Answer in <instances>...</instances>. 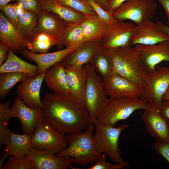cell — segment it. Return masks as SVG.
Returning a JSON list of instances; mask_svg holds the SVG:
<instances>
[{"mask_svg": "<svg viewBox=\"0 0 169 169\" xmlns=\"http://www.w3.org/2000/svg\"><path fill=\"white\" fill-rule=\"evenodd\" d=\"M42 102L44 122L64 135L83 131L90 124L86 106L70 94L47 93Z\"/></svg>", "mask_w": 169, "mask_h": 169, "instance_id": "obj_1", "label": "cell"}, {"mask_svg": "<svg viewBox=\"0 0 169 169\" xmlns=\"http://www.w3.org/2000/svg\"><path fill=\"white\" fill-rule=\"evenodd\" d=\"M95 129V125L93 124H90L84 131L66 135L69 146L56 154V156L72 157L74 158V163L82 166L95 163L101 154L97 152L95 146L93 136Z\"/></svg>", "mask_w": 169, "mask_h": 169, "instance_id": "obj_2", "label": "cell"}, {"mask_svg": "<svg viewBox=\"0 0 169 169\" xmlns=\"http://www.w3.org/2000/svg\"><path fill=\"white\" fill-rule=\"evenodd\" d=\"M106 49L117 72L132 83L142 85L147 73L141 52L131 47Z\"/></svg>", "mask_w": 169, "mask_h": 169, "instance_id": "obj_3", "label": "cell"}, {"mask_svg": "<svg viewBox=\"0 0 169 169\" xmlns=\"http://www.w3.org/2000/svg\"><path fill=\"white\" fill-rule=\"evenodd\" d=\"M94 124L95 129L93 138L97 152L100 154L106 153L115 163L123 164L129 167V164L121 156L118 141L121 132L129 125L124 124L115 127L97 120Z\"/></svg>", "mask_w": 169, "mask_h": 169, "instance_id": "obj_4", "label": "cell"}, {"mask_svg": "<svg viewBox=\"0 0 169 169\" xmlns=\"http://www.w3.org/2000/svg\"><path fill=\"white\" fill-rule=\"evenodd\" d=\"M149 108L148 104L140 98L109 97L96 120L114 126L118 121L128 118L135 111Z\"/></svg>", "mask_w": 169, "mask_h": 169, "instance_id": "obj_5", "label": "cell"}, {"mask_svg": "<svg viewBox=\"0 0 169 169\" xmlns=\"http://www.w3.org/2000/svg\"><path fill=\"white\" fill-rule=\"evenodd\" d=\"M142 87L140 98L149 108L160 111L163 97L169 88V67L157 65L154 71L147 74Z\"/></svg>", "mask_w": 169, "mask_h": 169, "instance_id": "obj_6", "label": "cell"}, {"mask_svg": "<svg viewBox=\"0 0 169 169\" xmlns=\"http://www.w3.org/2000/svg\"><path fill=\"white\" fill-rule=\"evenodd\" d=\"M87 74L85 92L84 105L88 110L90 124H94L101 110L106 104L108 99L103 88V80L89 64L84 65Z\"/></svg>", "mask_w": 169, "mask_h": 169, "instance_id": "obj_7", "label": "cell"}, {"mask_svg": "<svg viewBox=\"0 0 169 169\" xmlns=\"http://www.w3.org/2000/svg\"><path fill=\"white\" fill-rule=\"evenodd\" d=\"M157 6L155 0H128L115 10L112 15L118 21L129 20L137 25L151 20Z\"/></svg>", "mask_w": 169, "mask_h": 169, "instance_id": "obj_8", "label": "cell"}, {"mask_svg": "<svg viewBox=\"0 0 169 169\" xmlns=\"http://www.w3.org/2000/svg\"><path fill=\"white\" fill-rule=\"evenodd\" d=\"M67 145L66 136L54 129L44 121L37 127L31 136L32 147L51 151L56 154L63 150Z\"/></svg>", "mask_w": 169, "mask_h": 169, "instance_id": "obj_9", "label": "cell"}, {"mask_svg": "<svg viewBox=\"0 0 169 169\" xmlns=\"http://www.w3.org/2000/svg\"><path fill=\"white\" fill-rule=\"evenodd\" d=\"M136 26L132 23L120 21L107 24L102 39V47L111 49L121 47H131L130 41Z\"/></svg>", "mask_w": 169, "mask_h": 169, "instance_id": "obj_10", "label": "cell"}, {"mask_svg": "<svg viewBox=\"0 0 169 169\" xmlns=\"http://www.w3.org/2000/svg\"><path fill=\"white\" fill-rule=\"evenodd\" d=\"M103 88L109 97L140 98L142 85L135 84L119 74L114 69L103 80Z\"/></svg>", "mask_w": 169, "mask_h": 169, "instance_id": "obj_11", "label": "cell"}, {"mask_svg": "<svg viewBox=\"0 0 169 169\" xmlns=\"http://www.w3.org/2000/svg\"><path fill=\"white\" fill-rule=\"evenodd\" d=\"M11 118H18L22 124L23 132L32 136L37 127L44 122L41 107H30L17 96L14 99L10 109Z\"/></svg>", "mask_w": 169, "mask_h": 169, "instance_id": "obj_12", "label": "cell"}, {"mask_svg": "<svg viewBox=\"0 0 169 169\" xmlns=\"http://www.w3.org/2000/svg\"><path fill=\"white\" fill-rule=\"evenodd\" d=\"M27 156L33 164L35 169H72L74 158L71 157H59L53 151L46 150L31 148Z\"/></svg>", "mask_w": 169, "mask_h": 169, "instance_id": "obj_13", "label": "cell"}, {"mask_svg": "<svg viewBox=\"0 0 169 169\" xmlns=\"http://www.w3.org/2000/svg\"><path fill=\"white\" fill-rule=\"evenodd\" d=\"M37 15V23L35 32H43L52 36L56 40L57 47H63L62 39L69 23L57 14L42 10Z\"/></svg>", "mask_w": 169, "mask_h": 169, "instance_id": "obj_14", "label": "cell"}, {"mask_svg": "<svg viewBox=\"0 0 169 169\" xmlns=\"http://www.w3.org/2000/svg\"><path fill=\"white\" fill-rule=\"evenodd\" d=\"M45 73V71L35 77L28 76L17 86V97L30 107L43 106L40 92Z\"/></svg>", "mask_w": 169, "mask_h": 169, "instance_id": "obj_15", "label": "cell"}, {"mask_svg": "<svg viewBox=\"0 0 169 169\" xmlns=\"http://www.w3.org/2000/svg\"><path fill=\"white\" fill-rule=\"evenodd\" d=\"M133 48L141 52L147 74L154 71L159 63L169 62V40L153 45L137 44Z\"/></svg>", "mask_w": 169, "mask_h": 169, "instance_id": "obj_16", "label": "cell"}, {"mask_svg": "<svg viewBox=\"0 0 169 169\" xmlns=\"http://www.w3.org/2000/svg\"><path fill=\"white\" fill-rule=\"evenodd\" d=\"M169 40V36L161 30L156 23L149 20L136 25L131 39V46L137 44L153 45Z\"/></svg>", "mask_w": 169, "mask_h": 169, "instance_id": "obj_17", "label": "cell"}, {"mask_svg": "<svg viewBox=\"0 0 169 169\" xmlns=\"http://www.w3.org/2000/svg\"><path fill=\"white\" fill-rule=\"evenodd\" d=\"M142 118L147 132L156 140L169 141V124L160 111L144 110Z\"/></svg>", "mask_w": 169, "mask_h": 169, "instance_id": "obj_18", "label": "cell"}, {"mask_svg": "<svg viewBox=\"0 0 169 169\" xmlns=\"http://www.w3.org/2000/svg\"><path fill=\"white\" fill-rule=\"evenodd\" d=\"M28 39L0 13V43L14 53H21L26 48Z\"/></svg>", "mask_w": 169, "mask_h": 169, "instance_id": "obj_19", "label": "cell"}, {"mask_svg": "<svg viewBox=\"0 0 169 169\" xmlns=\"http://www.w3.org/2000/svg\"><path fill=\"white\" fill-rule=\"evenodd\" d=\"M102 44V39L85 42L76 48L61 62L65 67L75 65H84L89 64L101 47Z\"/></svg>", "mask_w": 169, "mask_h": 169, "instance_id": "obj_20", "label": "cell"}, {"mask_svg": "<svg viewBox=\"0 0 169 169\" xmlns=\"http://www.w3.org/2000/svg\"><path fill=\"white\" fill-rule=\"evenodd\" d=\"M65 70L70 94L80 100L84 104L87 77L84 66H68L65 67Z\"/></svg>", "mask_w": 169, "mask_h": 169, "instance_id": "obj_21", "label": "cell"}, {"mask_svg": "<svg viewBox=\"0 0 169 169\" xmlns=\"http://www.w3.org/2000/svg\"><path fill=\"white\" fill-rule=\"evenodd\" d=\"M44 79L48 87L54 93L70 94L65 67L61 62L54 64L45 71Z\"/></svg>", "mask_w": 169, "mask_h": 169, "instance_id": "obj_22", "label": "cell"}, {"mask_svg": "<svg viewBox=\"0 0 169 169\" xmlns=\"http://www.w3.org/2000/svg\"><path fill=\"white\" fill-rule=\"evenodd\" d=\"M75 49L66 48L53 53L39 54L32 52L25 49L21 53L27 59L34 61L37 64L39 74L54 64L61 62Z\"/></svg>", "mask_w": 169, "mask_h": 169, "instance_id": "obj_23", "label": "cell"}, {"mask_svg": "<svg viewBox=\"0 0 169 169\" xmlns=\"http://www.w3.org/2000/svg\"><path fill=\"white\" fill-rule=\"evenodd\" d=\"M31 136L24 133L20 135L11 131L9 141L5 146V150L0 160V169L9 156H21L27 155L31 148Z\"/></svg>", "mask_w": 169, "mask_h": 169, "instance_id": "obj_24", "label": "cell"}, {"mask_svg": "<svg viewBox=\"0 0 169 169\" xmlns=\"http://www.w3.org/2000/svg\"><path fill=\"white\" fill-rule=\"evenodd\" d=\"M42 10L54 13L70 23H80L87 16L56 0H39Z\"/></svg>", "mask_w": 169, "mask_h": 169, "instance_id": "obj_25", "label": "cell"}, {"mask_svg": "<svg viewBox=\"0 0 169 169\" xmlns=\"http://www.w3.org/2000/svg\"><path fill=\"white\" fill-rule=\"evenodd\" d=\"M37 65L31 64L16 55L14 53L9 49L6 61L0 66V73L16 72L23 73L29 76L35 77L38 74Z\"/></svg>", "mask_w": 169, "mask_h": 169, "instance_id": "obj_26", "label": "cell"}, {"mask_svg": "<svg viewBox=\"0 0 169 169\" xmlns=\"http://www.w3.org/2000/svg\"><path fill=\"white\" fill-rule=\"evenodd\" d=\"M80 24L86 42L102 39L107 26L97 15L87 16Z\"/></svg>", "mask_w": 169, "mask_h": 169, "instance_id": "obj_27", "label": "cell"}, {"mask_svg": "<svg viewBox=\"0 0 169 169\" xmlns=\"http://www.w3.org/2000/svg\"><path fill=\"white\" fill-rule=\"evenodd\" d=\"M89 64L100 75L103 80L106 79L115 69L111 57L107 49L102 47Z\"/></svg>", "mask_w": 169, "mask_h": 169, "instance_id": "obj_28", "label": "cell"}, {"mask_svg": "<svg viewBox=\"0 0 169 169\" xmlns=\"http://www.w3.org/2000/svg\"><path fill=\"white\" fill-rule=\"evenodd\" d=\"M56 45V41L52 36L45 32H35L28 40L26 48L33 53H46Z\"/></svg>", "mask_w": 169, "mask_h": 169, "instance_id": "obj_29", "label": "cell"}, {"mask_svg": "<svg viewBox=\"0 0 169 169\" xmlns=\"http://www.w3.org/2000/svg\"><path fill=\"white\" fill-rule=\"evenodd\" d=\"M86 42L80 23H69L64 34L62 45L75 48Z\"/></svg>", "mask_w": 169, "mask_h": 169, "instance_id": "obj_30", "label": "cell"}, {"mask_svg": "<svg viewBox=\"0 0 169 169\" xmlns=\"http://www.w3.org/2000/svg\"><path fill=\"white\" fill-rule=\"evenodd\" d=\"M37 23V15L32 12L25 10L18 17L16 28L28 40L35 33Z\"/></svg>", "mask_w": 169, "mask_h": 169, "instance_id": "obj_31", "label": "cell"}, {"mask_svg": "<svg viewBox=\"0 0 169 169\" xmlns=\"http://www.w3.org/2000/svg\"><path fill=\"white\" fill-rule=\"evenodd\" d=\"M0 97L3 99L11 88L17 83L22 82L28 75L20 72H10L0 73Z\"/></svg>", "mask_w": 169, "mask_h": 169, "instance_id": "obj_32", "label": "cell"}, {"mask_svg": "<svg viewBox=\"0 0 169 169\" xmlns=\"http://www.w3.org/2000/svg\"><path fill=\"white\" fill-rule=\"evenodd\" d=\"M1 169H35L32 162L27 155L10 157Z\"/></svg>", "mask_w": 169, "mask_h": 169, "instance_id": "obj_33", "label": "cell"}, {"mask_svg": "<svg viewBox=\"0 0 169 169\" xmlns=\"http://www.w3.org/2000/svg\"><path fill=\"white\" fill-rule=\"evenodd\" d=\"M60 3L80 12L86 15H97L87 0H56Z\"/></svg>", "mask_w": 169, "mask_h": 169, "instance_id": "obj_34", "label": "cell"}, {"mask_svg": "<svg viewBox=\"0 0 169 169\" xmlns=\"http://www.w3.org/2000/svg\"><path fill=\"white\" fill-rule=\"evenodd\" d=\"M87 1L92 6L100 19L106 24H110L118 21L114 18L112 14L103 9L93 0Z\"/></svg>", "mask_w": 169, "mask_h": 169, "instance_id": "obj_35", "label": "cell"}, {"mask_svg": "<svg viewBox=\"0 0 169 169\" xmlns=\"http://www.w3.org/2000/svg\"><path fill=\"white\" fill-rule=\"evenodd\" d=\"M126 165L120 163L113 164L107 162L105 154H101L95 164L87 169H121L128 167Z\"/></svg>", "mask_w": 169, "mask_h": 169, "instance_id": "obj_36", "label": "cell"}, {"mask_svg": "<svg viewBox=\"0 0 169 169\" xmlns=\"http://www.w3.org/2000/svg\"><path fill=\"white\" fill-rule=\"evenodd\" d=\"M1 10L8 21L16 27L18 20L16 9V3H8Z\"/></svg>", "mask_w": 169, "mask_h": 169, "instance_id": "obj_37", "label": "cell"}, {"mask_svg": "<svg viewBox=\"0 0 169 169\" xmlns=\"http://www.w3.org/2000/svg\"><path fill=\"white\" fill-rule=\"evenodd\" d=\"M16 2L24 10L32 12L36 15L42 10L39 0H17Z\"/></svg>", "mask_w": 169, "mask_h": 169, "instance_id": "obj_38", "label": "cell"}, {"mask_svg": "<svg viewBox=\"0 0 169 169\" xmlns=\"http://www.w3.org/2000/svg\"><path fill=\"white\" fill-rule=\"evenodd\" d=\"M156 152L164 158L169 164V141L156 140L153 145Z\"/></svg>", "mask_w": 169, "mask_h": 169, "instance_id": "obj_39", "label": "cell"}, {"mask_svg": "<svg viewBox=\"0 0 169 169\" xmlns=\"http://www.w3.org/2000/svg\"><path fill=\"white\" fill-rule=\"evenodd\" d=\"M10 109L9 101L0 103V123L7 125L12 118Z\"/></svg>", "mask_w": 169, "mask_h": 169, "instance_id": "obj_40", "label": "cell"}, {"mask_svg": "<svg viewBox=\"0 0 169 169\" xmlns=\"http://www.w3.org/2000/svg\"><path fill=\"white\" fill-rule=\"evenodd\" d=\"M11 131L7 125L0 123V143L1 145L6 146L10 137Z\"/></svg>", "mask_w": 169, "mask_h": 169, "instance_id": "obj_41", "label": "cell"}, {"mask_svg": "<svg viewBox=\"0 0 169 169\" xmlns=\"http://www.w3.org/2000/svg\"><path fill=\"white\" fill-rule=\"evenodd\" d=\"M128 0H107L106 11L112 14L122 4Z\"/></svg>", "mask_w": 169, "mask_h": 169, "instance_id": "obj_42", "label": "cell"}, {"mask_svg": "<svg viewBox=\"0 0 169 169\" xmlns=\"http://www.w3.org/2000/svg\"><path fill=\"white\" fill-rule=\"evenodd\" d=\"M160 111L168 120H169V100H163Z\"/></svg>", "mask_w": 169, "mask_h": 169, "instance_id": "obj_43", "label": "cell"}, {"mask_svg": "<svg viewBox=\"0 0 169 169\" xmlns=\"http://www.w3.org/2000/svg\"><path fill=\"white\" fill-rule=\"evenodd\" d=\"M8 48L5 44L0 43V66L4 63Z\"/></svg>", "mask_w": 169, "mask_h": 169, "instance_id": "obj_44", "label": "cell"}, {"mask_svg": "<svg viewBox=\"0 0 169 169\" xmlns=\"http://www.w3.org/2000/svg\"><path fill=\"white\" fill-rule=\"evenodd\" d=\"M165 10L167 16V25L169 27V0H158Z\"/></svg>", "mask_w": 169, "mask_h": 169, "instance_id": "obj_45", "label": "cell"}, {"mask_svg": "<svg viewBox=\"0 0 169 169\" xmlns=\"http://www.w3.org/2000/svg\"><path fill=\"white\" fill-rule=\"evenodd\" d=\"M156 23L159 29L165 33L169 36V27L162 22L158 20H157Z\"/></svg>", "mask_w": 169, "mask_h": 169, "instance_id": "obj_46", "label": "cell"}, {"mask_svg": "<svg viewBox=\"0 0 169 169\" xmlns=\"http://www.w3.org/2000/svg\"><path fill=\"white\" fill-rule=\"evenodd\" d=\"M103 9L106 10L107 0H93Z\"/></svg>", "mask_w": 169, "mask_h": 169, "instance_id": "obj_47", "label": "cell"}, {"mask_svg": "<svg viewBox=\"0 0 169 169\" xmlns=\"http://www.w3.org/2000/svg\"><path fill=\"white\" fill-rule=\"evenodd\" d=\"M17 0H0V10L11 1H16Z\"/></svg>", "mask_w": 169, "mask_h": 169, "instance_id": "obj_48", "label": "cell"}, {"mask_svg": "<svg viewBox=\"0 0 169 169\" xmlns=\"http://www.w3.org/2000/svg\"><path fill=\"white\" fill-rule=\"evenodd\" d=\"M163 100H169V88L164 95Z\"/></svg>", "mask_w": 169, "mask_h": 169, "instance_id": "obj_49", "label": "cell"}, {"mask_svg": "<svg viewBox=\"0 0 169 169\" xmlns=\"http://www.w3.org/2000/svg\"><path fill=\"white\" fill-rule=\"evenodd\" d=\"M167 121H168V123L169 124V120H167Z\"/></svg>", "mask_w": 169, "mask_h": 169, "instance_id": "obj_50", "label": "cell"}]
</instances>
